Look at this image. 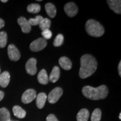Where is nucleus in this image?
Masks as SVG:
<instances>
[{"mask_svg":"<svg viewBox=\"0 0 121 121\" xmlns=\"http://www.w3.org/2000/svg\"><path fill=\"white\" fill-rule=\"evenodd\" d=\"M42 35L45 40V39H49L52 37V33L51 30L47 29L42 31Z\"/></svg>","mask_w":121,"mask_h":121,"instance_id":"27","label":"nucleus"},{"mask_svg":"<svg viewBox=\"0 0 121 121\" xmlns=\"http://www.w3.org/2000/svg\"><path fill=\"white\" fill-rule=\"evenodd\" d=\"M1 2H7V0H1Z\"/></svg>","mask_w":121,"mask_h":121,"instance_id":"32","label":"nucleus"},{"mask_svg":"<svg viewBox=\"0 0 121 121\" xmlns=\"http://www.w3.org/2000/svg\"><path fill=\"white\" fill-rule=\"evenodd\" d=\"M102 117V112L99 109L96 108L92 113L91 121H100Z\"/></svg>","mask_w":121,"mask_h":121,"instance_id":"23","label":"nucleus"},{"mask_svg":"<svg viewBox=\"0 0 121 121\" xmlns=\"http://www.w3.org/2000/svg\"></svg>","mask_w":121,"mask_h":121,"instance_id":"35","label":"nucleus"},{"mask_svg":"<svg viewBox=\"0 0 121 121\" xmlns=\"http://www.w3.org/2000/svg\"><path fill=\"white\" fill-rule=\"evenodd\" d=\"M79 76L81 78H86L92 75L97 69L96 59L90 54H85L80 59Z\"/></svg>","mask_w":121,"mask_h":121,"instance_id":"1","label":"nucleus"},{"mask_svg":"<svg viewBox=\"0 0 121 121\" xmlns=\"http://www.w3.org/2000/svg\"><path fill=\"white\" fill-rule=\"evenodd\" d=\"M44 18L42 17L40 15H38V16H37L34 19H33V18H31L28 20L29 23L30 25H33V26H37L38 25H39L40 23V22L43 20Z\"/></svg>","mask_w":121,"mask_h":121,"instance_id":"25","label":"nucleus"},{"mask_svg":"<svg viewBox=\"0 0 121 121\" xmlns=\"http://www.w3.org/2000/svg\"><path fill=\"white\" fill-rule=\"evenodd\" d=\"M46 121H59L58 119H57V118L56 117V116L52 114H49V116L47 117Z\"/></svg>","mask_w":121,"mask_h":121,"instance_id":"28","label":"nucleus"},{"mask_svg":"<svg viewBox=\"0 0 121 121\" xmlns=\"http://www.w3.org/2000/svg\"><path fill=\"white\" fill-rule=\"evenodd\" d=\"M60 76V69L58 66H54L52 72L50 74L49 80L52 83L57 81Z\"/></svg>","mask_w":121,"mask_h":121,"instance_id":"15","label":"nucleus"},{"mask_svg":"<svg viewBox=\"0 0 121 121\" xmlns=\"http://www.w3.org/2000/svg\"><path fill=\"white\" fill-rule=\"evenodd\" d=\"M38 80L40 84L43 85H46L48 83L49 81V78H48L47 73L45 69H42L39 72L38 75Z\"/></svg>","mask_w":121,"mask_h":121,"instance_id":"16","label":"nucleus"},{"mask_svg":"<svg viewBox=\"0 0 121 121\" xmlns=\"http://www.w3.org/2000/svg\"><path fill=\"white\" fill-rule=\"evenodd\" d=\"M7 42V33L4 31H1L0 32V47L4 48L6 45Z\"/></svg>","mask_w":121,"mask_h":121,"instance_id":"24","label":"nucleus"},{"mask_svg":"<svg viewBox=\"0 0 121 121\" xmlns=\"http://www.w3.org/2000/svg\"><path fill=\"white\" fill-rule=\"evenodd\" d=\"M0 73H1V69H0Z\"/></svg>","mask_w":121,"mask_h":121,"instance_id":"34","label":"nucleus"},{"mask_svg":"<svg viewBox=\"0 0 121 121\" xmlns=\"http://www.w3.org/2000/svg\"><path fill=\"white\" fill-rule=\"evenodd\" d=\"M37 60L35 58H31L29 60L25 65L26 72L30 75H35L37 72Z\"/></svg>","mask_w":121,"mask_h":121,"instance_id":"8","label":"nucleus"},{"mask_svg":"<svg viewBox=\"0 0 121 121\" xmlns=\"http://www.w3.org/2000/svg\"><path fill=\"white\" fill-rule=\"evenodd\" d=\"M4 26V22L2 19H0V29Z\"/></svg>","mask_w":121,"mask_h":121,"instance_id":"29","label":"nucleus"},{"mask_svg":"<svg viewBox=\"0 0 121 121\" xmlns=\"http://www.w3.org/2000/svg\"><path fill=\"white\" fill-rule=\"evenodd\" d=\"M8 55L10 60L13 61H17L20 58L19 51L13 44H10L8 47Z\"/></svg>","mask_w":121,"mask_h":121,"instance_id":"9","label":"nucleus"},{"mask_svg":"<svg viewBox=\"0 0 121 121\" xmlns=\"http://www.w3.org/2000/svg\"><path fill=\"white\" fill-rule=\"evenodd\" d=\"M10 112L5 108L0 109V121H10Z\"/></svg>","mask_w":121,"mask_h":121,"instance_id":"20","label":"nucleus"},{"mask_svg":"<svg viewBox=\"0 0 121 121\" xmlns=\"http://www.w3.org/2000/svg\"><path fill=\"white\" fill-rule=\"evenodd\" d=\"M65 13L69 17H74L78 13V8L76 4L73 2H69L64 6Z\"/></svg>","mask_w":121,"mask_h":121,"instance_id":"7","label":"nucleus"},{"mask_svg":"<svg viewBox=\"0 0 121 121\" xmlns=\"http://www.w3.org/2000/svg\"><path fill=\"white\" fill-rule=\"evenodd\" d=\"M10 75L9 72L4 71L0 74V85L2 87H6L10 82Z\"/></svg>","mask_w":121,"mask_h":121,"instance_id":"13","label":"nucleus"},{"mask_svg":"<svg viewBox=\"0 0 121 121\" xmlns=\"http://www.w3.org/2000/svg\"><path fill=\"white\" fill-rule=\"evenodd\" d=\"M36 99V104L37 107L39 109L43 108L44 107L45 102L47 100V96L44 93H40L37 96Z\"/></svg>","mask_w":121,"mask_h":121,"instance_id":"14","label":"nucleus"},{"mask_svg":"<svg viewBox=\"0 0 121 121\" xmlns=\"http://www.w3.org/2000/svg\"><path fill=\"white\" fill-rule=\"evenodd\" d=\"M64 41V37L62 34H59L57 35L54 39L53 45L54 47H60Z\"/></svg>","mask_w":121,"mask_h":121,"instance_id":"26","label":"nucleus"},{"mask_svg":"<svg viewBox=\"0 0 121 121\" xmlns=\"http://www.w3.org/2000/svg\"><path fill=\"white\" fill-rule=\"evenodd\" d=\"M82 93L87 99L96 100L107 97L108 94V89L105 85H101L97 87L85 86L82 89Z\"/></svg>","mask_w":121,"mask_h":121,"instance_id":"2","label":"nucleus"},{"mask_svg":"<svg viewBox=\"0 0 121 121\" xmlns=\"http://www.w3.org/2000/svg\"><path fill=\"white\" fill-rule=\"evenodd\" d=\"M110 9L115 13H121V1L120 0H108L107 1Z\"/></svg>","mask_w":121,"mask_h":121,"instance_id":"11","label":"nucleus"},{"mask_svg":"<svg viewBox=\"0 0 121 121\" xmlns=\"http://www.w3.org/2000/svg\"><path fill=\"white\" fill-rule=\"evenodd\" d=\"M119 119H121V113H120V114H119Z\"/></svg>","mask_w":121,"mask_h":121,"instance_id":"33","label":"nucleus"},{"mask_svg":"<svg viewBox=\"0 0 121 121\" xmlns=\"http://www.w3.org/2000/svg\"><path fill=\"white\" fill-rule=\"evenodd\" d=\"M63 94V90L60 87H57L50 92L48 96V100L51 104L56 103Z\"/></svg>","mask_w":121,"mask_h":121,"instance_id":"5","label":"nucleus"},{"mask_svg":"<svg viewBox=\"0 0 121 121\" xmlns=\"http://www.w3.org/2000/svg\"><path fill=\"white\" fill-rule=\"evenodd\" d=\"M51 22L49 19L47 18H44L43 19V20L40 22V24H39V28L41 29L42 31L45 30L49 29L51 27Z\"/></svg>","mask_w":121,"mask_h":121,"instance_id":"22","label":"nucleus"},{"mask_svg":"<svg viewBox=\"0 0 121 121\" xmlns=\"http://www.w3.org/2000/svg\"><path fill=\"white\" fill-rule=\"evenodd\" d=\"M85 28L87 33L94 37H102L104 34L103 26L98 22L93 19H90L86 22Z\"/></svg>","mask_w":121,"mask_h":121,"instance_id":"3","label":"nucleus"},{"mask_svg":"<svg viewBox=\"0 0 121 121\" xmlns=\"http://www.w3.org/2000/svg\"><path fill=\"white\" fill-rule=\"evenodd\" d=\"M37 97V93L34 89H30L25 91L22 97V101L24 104L31 103Z\"/></svg>","mask_w":121,"mask_h":121,"instance_id":"6","label":"nucleus"},{"mask_svg":"<svg viewBox=\"0 0 121 121\" xmlns=\"http://www.w3.org/2000/svg\"><path fill=\"white\" fill-rule=\"evenodd\" d=\"M89 112L86 109H82L77 114L78 121H87L89 117Z\"/></svg>","mask_w":121,"mask_h":121,"instance_id":"18","label":"nucleus"},{"mask_svg":"<svg viewBox=\"0 0 121 121\" xmlns=\"http://www.w3.org/2000/svg\"><path fill=\"white\" fill-rule=\"evenodd\" d=\"M40 6L37 4H31L27 7V10L29 13H37L40 11Z\"/></svg>","mask_w":121,"mask_h":121,"instance_id":"21","label":"nucleus"},{"mask_svg":"<svg viewBox=\"0 0 121 121\" xmlns=\"http://www.w3.org/2000/svg\"><path fill=\"white\" fill-rule=\"evenodd\" d=\"M19 25L22 28V31L24 33H29L30 32L31 29V25L29 23L28 20L24 17H20L17 20Z\"/></svg>","mask_w":121,"mask_h":121,"instance_id":"10","label":"nucleus"},{"mask_svg":"<svg viewBox=\"0 0 121 121\" xmlns=\"http://www.w3.org/2000/svg\"><path fill=\"white\" fill-rule=\"evenodd\" d=\"M118 73L120 76H121V61L119 62L118 65Z\"/></svg>","mask_w":121,"mask_h":121,"instance_id":"31","label":"nucleus"},{"mask_svg":"<svg viewBox=\"0 0 121 121\" xmlns=\"http://www.w3.org/2000/svg\"><path fill=\"white\" fill-rule=\"evenodd\" d=\"M4 94L2 91H0V102L3 99V98L4 97Z\"/></svg>","mask_w":121,"mask_h":121,"instance_id":"30","label":"nucleus"},{"mask_svg":"<svg viewBox=\"0 0 121 121\" xmlns=\"http://www.w3.org/2000/svg\"><path fill=\"white\" fill-rule=\"evenodd\" d=\"M47 45V42L42 38L36 39L30 45V49L33 52H39L44 49Z\"/></svg>","mask_w":121,"mask_h":121,"instance_id":"4","label":"nucleus"},{"mask_svg":"<svg viewBox=\"0 0 121 121\" xmlns=\"http://www.w3.org/2000/svg\"><path fill=\"white\" fill-rule=\"evenodd\" d=\"M45 9L48 16L50 17L53 18L56 15L57 10L55 6L51 3H47L45 5Z\"/></svg>","mask_w":121,"mask_h":121,"instance_id":"17","label":"nucleus"},{"mask_svg":"<svg viewBox=\"0 0 121 121\" xmlns=\"http://www.w3.org/2000/svg\"><path fill=\"white\" fill-rule=\"evenodd\" d=\"M13 114L19 118H24L26 116V112L20 106L15 105L13 107Z\"/></svg>","mask_w":121,"mask_h":121,"instance_id":"19","label":"nucleus"},{"mask_svg":"<svg viewBox=\"0 0 121 121\" xmlns=\"http://www.w3.org/2000/svg\"><path fill=\"white\" fill-rule=\"evenodd\" d=\"M59 64L60 67L65 70H69L72 68V62L69 58L66 57H62L59 60Z\"/></svg>","mask_w":121,"mask_h":121,"instance_id":"12","label":"nucleus"}]
</instances>
